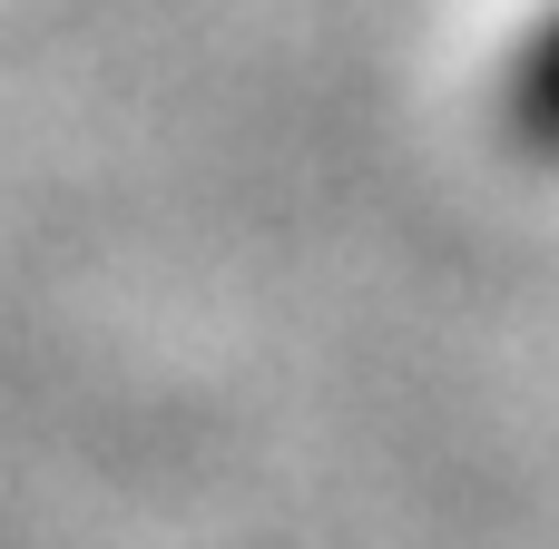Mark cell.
Instances as JSON below:
<instances>
[{"label":"cell","mask_w":559,"mask_h":549,"mask_svg":"<svg viewBox=\"0 0 559 549\" xmlns=\"http://www.w3.org/2000/svg\"><path fill=\"white\" fill-rule=\"evenodd\" d=\"M501 118L531 157H559V0L540 10V29L521 39V59L501 79Z\"/></svg>","instance_id":"obj_1"}]
</instances>
